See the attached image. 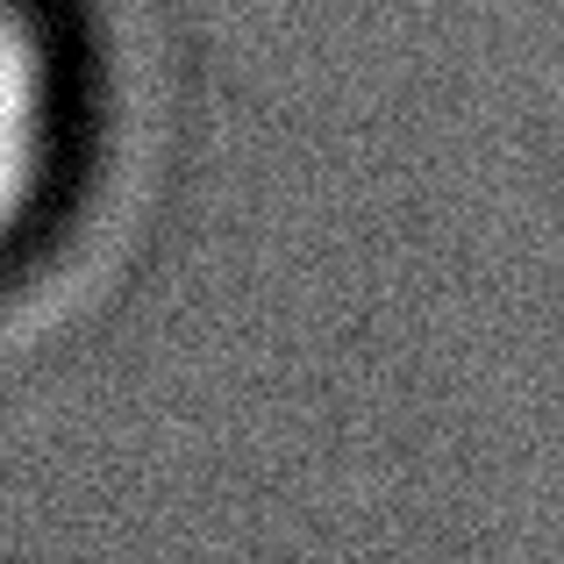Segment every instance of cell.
I'll return each mask as SVG.
<instances>
[{
    "label": "cell",
    "instance_id": "cell-1",
    "mask_svg": "<svg viewBox=\"0 0 564 564\" xmlns=\"http://www.w3.org/2000/svg\"><path fill=\"white\" fill-rule=\"evenodd\" d=\"M65 151V65L36 0H0V250L51 200Z\"/></svg>",
    "mask_w": 564,
    "mask_h": 564
}]
</instances>
